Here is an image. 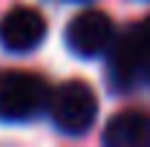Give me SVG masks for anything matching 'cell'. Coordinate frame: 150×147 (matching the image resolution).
I'll return each instance as SVG.
<instances>
[{
	"label": "cell",
	"mask_w": 150,
	"mask_h": 147,
	"mask_svg": "<svg viewBox=\"0 0 150 147\" xmlns=\"http://www.w3.org/2000/svg\"><path fill=\"white\" fill-rule=\"evenodd\" d=\"M150 75V35L144 23L130 26L107 52V84L112 92H130Z\"/></svg>",
	"instance_id": "2"
},
{
	"label": "cell",
	"mask_w": 150,
	"mask_h": 147,
	"mask_svg": "<svg viewBox=\"0 0 150 147\" xmlns=\"http://www.w3.org/2000/svg\"><path fill=\"white\" fill-rule=\"evenodd\" d=\"M72 3H90V0H72Z\"/></svg>",
	"instance_id": "8"
},
{
	"label": "cell",
	"mask_w": 150,
	"mask_h": 147,
	"mask_svg": "<svg viewBox=\"0 0 150 147\" xmlns=\"http://www.w3.org/2000/svg\"><path fill=\"white\" fill-rule=\"evenodd\" d=\"M101 141L107 147H150V112L121 110L104 124Z\"/></svg>",
	"instance_id": "6"
},
{
	"label": "cell",
	"mask_w": 150,
	"mask_h": 147,
	"mask_svg": "<svg viewBox=\"0 0 150 147\" xmlns=\"http://www.w3.org/2000/svg\"><path fill=\"white\" fill-rule=\"evenodd\" d=\"M147 84H150V75H147Z\"/></svg>",
	"instance_id": "9"
},
{
	"label": "cell",
	"mask_w": 150,
	"mask_h": 147,
	"mask_svg": "<svg viewBox=\"0 0 150 147\" xmlns=\"http://www.w3.org/2000/svg\"><path fill=\"white\" fill-rule=\"evenodd\" d=\"M49 118L55 130L64 136H84L95 124L98 115V98L90 84L84 81H64L52 90L49 98Z\"/></svg>",
	"instance_id": "3"
},
{
	"label": "cell",
	"mask_w": 150,
	"mask_h": 147,
	"mask_svg": "<svg viewBox=\"0 0 150 147\" xmlns=\"http://www.w3.org/2000/svg\"><path fill=\"white\" fill-rule=\"evenodd\" d=\"M142 23H144V29H147V35H150V18H147V20H142Z\"/></svg>",
	"instance_id": "7"
},
{
	"label": "cell",
	"mask_w": 150,
	"mask_h": 147,
	"mask_svg": "<svg viewBox=\"0 0 150 147\" xmlns=\"http://www.w3.org/2000/svg\"><path fill=\"white\" fill-rule=\"evenodd\" d=\"M52 90L35 72H0V124H26L49 110Z\"/></svg>",
	"instance_id": "1"
},
{
	"label": "cell",
	"mask_w": 150,
	"mask_h": 147,
	"mask_svg": "<svg viewBox=\"0 0 150 147\" xmlns=\"http://www.w3.org/2000/svg\"><path fill=\"white\" fill-rule=\"evenodd\" d=\"M67 49L78 58H101L115 43V23L101 9H84L67 23Z\"/></svg>",
	"instance_id": "4"
},
{
	"label": "cell",
	"mask_w": 150,
	"mask_h": 147,
	"mask_svg": "<svg viewBox=\"0 0 150 147\" xmlns=\"http://www.w3.org/2000/svg\"><path fill=\"white\" fill-rule=\"evenodd\" d=\"M46 37V18L32 6H15L0 18V46L6 52L26 55Z\"/></svg>",
	"instance_id": "5"
}]
</instances>
